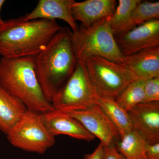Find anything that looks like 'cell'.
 <instances>
[{"mask_svg":"<svg viewBox=\"0 0 159 159\" xmlns=\"http://www.w3.org/2000/svg\"><path fill=\"white\" fill-rule=\"evenodd\" d=\"M97 103L114 125L121 138L134 129L128 112L119 106L115 99L98 96Z\"/></svg>","mask_w":159,"mask_h":159,"instance_id":"cell-16","label":"cell"},{"mask_svg":"<svg viewBox=\"0 0 159 159\" xmlns=\"http://www.w3.org/2000/svg\"><path fill=\"white\" fill-rule=\"evenodd\" d=\"M159 2L141 1L134 9L131 17L132 29L153 20H159Z\"/></svg>","mask_w":159,"mask_h":159,"instance_id":"cell-20","label":"cell"},{"mask_svg":"<svg viewBox=\"0 0 159 159\" xmlns=\"http://www.w3.org/2000/svg\"><path fill=\"white\" fill-rule=\"evenodd\" d=\"M103 150L104 145L100 142L93 153L88 154L87 159H102Z\"/></svg>","mask_w":159,"mask_h":159,"instance_id":"cell-24","label":"cell"},{"mask_svg":"<svg viewBox=\"0 0 159 159\" xmlns=\"http://www.w3.org/2000/svg\"><path fill=\"white\" fill-rule=\"evenodd\" d=\"M143 102H159V77L145 80Z\"/></svg>","mask_w":159,"mask_h":159,"instance_id":"cell-21","label":"cell"},{"mask_svg":"<svg viewBox=\"0 0 159 159\" xmlns=\"http://www.w3.org/2000/svg\"><path fill=\"white\" fill-rule=\"evenodd\" d=\"M115 40L123 56L149 48L159 47V20H153L115 35Z\"/></svg>","mask_w":159,"mask_h":159,"instance_id":"cell-8","label":"cell"},{"mask_svg":"<svg viewBox=\"0 0 159 159\" xmlns=\"http://www.w3.org/2000/svg\"><path fill=\"white\" fill-rule=\"evenodd\" d=\"M117 6L115 0H87L75 2L71 9L74 20L89 28L99 20L112 16Z\"/></svg>","mask_w":159,"mask_h":159,"instance_id":"cell-14","label":"cell"},{"mask_svg":"<svg viewBox=\"0 0 159 159\" xmlns=\"http://www.w3.org/2000/svg\"><path fill=\"white\" fill-rule=\"evenodd\" d=\"M141 0H119L115 12L111 16L110 25L114 36L132 29L131 17L134 9Z\"/></svg>","mask_w":159,"mask_h":159,"instance_id":"cell-18","label":"cell"},{"mask_svg":"<svg viewBox=\"0 0 159 159\" xmlns=\"http://www.w3.org/2000/svg\"><path fill=\"white\" fill-rule=\"evenodd\" d=\"M148 144L133 129L116 142L115 146L125 159H146L145 153Z\"/></svg>","mask_w":159,"mask_h":159,"instance_id":"cell-17","label":"cell"},{"mask_svg":"<svg viewBox=\"0 0 159 159\" xmlns=\"http://www.w3.org/2000/svg\"><path fill=\"white\" fill-rule=\"evenodd\" d=\"M145 157L146 159H159V143L153 145L148 144Z\"/></svg>","mask_w":159,"mask_h":159,"instance_id":"cell-23","label":"cell"},{"mask_svg":"<svg viewBox=\"0 0 159 159\" xmlns=\"http://www.w3.org/2000/svg\"><path fill=\"white\" fill-rule=\"evenodd\" d=\"M123 65L135 80L145 81L159 77V47L125 56Z\"/></svg>","mask_w":159,"mask_h":159,"instance_id":"cell-13","label":"cell"},{"mask_svg":"<svg viewBox=\"0 0 159 159\" xmlns=\"http://www.w3.org/2000/svg\"><path fill=\"white\" fill-rule=\"evenodd\" d=\"M88 159V154H86L84 155V158L83 159Z\"/></svg>","mask_w":159,"mask_h":159,"instance_id":"cell-26","label":"cell"},{"mask_svg":"<svg viewBox=\"0 0 159 159\" xmlns=\"http://www.w3.org/2000/svg\"><path fill=\"white\" fill-rule=\"evenodd\" d=\"M0 85L20 99L28 110L43 115L54 110L35 74L34 57L0 59Z\"/></svg>","mask_w":159,"mask_h":159,"instance_id":"cell-3","label":"cell"},{"mask_svg":"<svg viewBox=\"0 0 159 159\" xmlns=\"http://www.w3.org/2000/svg\"><path fill=\"white\" fill-rule=\"evenodd\" d=\"M83 61L90 82L99 97L116 99L129 83L135 80L123 65L104 57L92 56Z\"/></svg>","mask_w":159,"mask_h":159,"instance_id":"cell-5","label":"cell"},{"mask_svg":"<svg viewBox=\"0 0 159 159\" xmlns=\"http://www.w3.org/2000/svg\"><path fill=\"white\" fill-rule=\"evenodd\" d=\"M6 135L12 146L41 154L55 142V137L49 132L43 123L41 115L28 110Z\"/></svg>","mask_w":159,"mask_h":159,"instance_id":"cell-7","label":"cell"},{"mask_svg":"<svg viewBox=\"0 0 159 159\" xmlns=\"http://www.w3.org/2000/svg\"><path fill=\"white\" fill-rule=\"evenodd\" d=\"M5 2L6 1H4V0H0V27L3 25V23L4 22V21H5L1 17V11H2V8Z\"/></svg>","mask_w":159,"mask_h":159,"instance_id":"cell-25","label":"cell"},{"mask_svg":"<svg viewBox=\"0 0 159 159\" xmlns=\"http://www.w3.org/2000/svg\"><path fill=\"white\" fill-rule=\"evenodd\" d=\"M145 80H135L127 85L115 99L116 102L123 109L129 111L139 103L144 101Z\"/></svg>","mask_w":159,"mask_h":159,"instance_id":"cell-19","label":"cell"},{"mask_svg":"<svg viewBox=\"0 0 159 159\" xmlns=\"http://www.w3.org/2000/svg\"><path fill=\"white\" fill-rule=\"evenodd\" d=\"M102 159H125L119 153L115 145L104 146Z\"/></svg>","mask_w":159,"mask_h":159,"instance_id":"cell-22","label":"cell"},{"mask_svg":"<svg viewBox=\"0 0 159 159\" xmlns=\"http://www.w3.org/2000/svg\"><path fill=\"white\" fill-rule=\"evenodd\" d=\"M61 28L56 20L25 21L23 16L6 20L0 27V56L35 57Z\"/></svg>","mask_w":159,"mask_h":159,"instance_id":"cell-2","label":"cell"},{"mask_svg":"<svg viewBox=\"0 0 159 159\" xmlns=\"http://www.w3.org/2000/svg\"><path fill=\"white\" fill-rule=\"evenodd\" d=\"M111 16L97 21L89 28L82 25L72 31L73 49L77 60L99 56L123 65L124 57L117 46L110 25Z\"/></svg>","mask_w":159,"mask_h":159,"instance_id":"cell-4","label":"cell"},{"mask_svg":"<svg viewBox=\"0 0 159 159\" xmlns=\"http://www.w3.org/2000/svg\"><path fill=\"white\" fill-rule=\"evenodd\" d=\"M98 97L83 61L77 60L74 72L56 94L51 104L54 110L69 113L84 110L97 104Z\"/></svg>","mask_w":159,"mask_h":159,"instance_id":"cell-6","label":"cell"},{"mask_svg":"<svg viewBox=\"0 0 159 159\" xmlns=\"http://www.w3.org/2000/svg\"><path fill=\"white\" fill-rule=\"evenodd\" d=\"M80 122L88 130L100 140L104 146L115 145L121 140L112 124L98 103L84 110L67 113Z\"/></svg>","mask_w":159,"mask_h":159,"instance_id":"cell-9","label":"cell"},{"mask_svg":"<svg viewBox=\"0 0 159 159\" xmlns=\"http://www.w3.org/2000/svg\"><path fill=\"white\" fill-rule=\"evenodd\" d=\"M72 31L64 27L34 57L35 74L44 94L51 104L54 97L75 70L77 59Z\"/></svg>","mask_w":159,"mask_h":159,"instance_id":"cell-1","label":"cell"},{"mask_svg":"<svg viewBox=\"0 0 159 159\" xmlns=\"http://www.w3.org/2000/svg\"><path fill=\"white\" fill-rule=\"evenodd\" d=\"M128 112L134 129L148 144L159 143V102L139 103Z\"/></svg>","mask_w":159,"mask_h":159,"instance_id":"cell-10","label":"cell"},{"mask_svg":"<svg viewBox=\"0 0 159 159\" xmlns=\"http://www.w3.org/2000/svg\"><path fill=\"white\" fill-rule=\"evenodd\" d=\"M27 110L20 99L0 85V130L7 135Z\"/></svg>","mask_w":159,"mask_h":159,"instance_id":"cell-15","label":"cell"},{"mask_svg":"<svg viewBox=\"0 0 159 159\" xmlns=\"http://www.w3.org/2000/svg\"><path fill=\"white\" fill-rule=\"evenodd\" d=\"M43 123L53 136L64 134L69 136L90 142L95 137L77 119L67 113L54 110L41 115Z\"/></svg>","mask_w":159,"mask_h":159,"instance_id":"cell-11","label":"cell"},{"mask_svg":"<svg viewBox=\"0 0 159 159\" xmlns=\"http://www.w3.org/2000/svg\"><path fill=\"white\" fill-rule=\"evenodd\" d=\"M75 2L74 0H39L34 10L26 14L23 19L25 21L63 20L68 24L72 32H74L79 28L71 11V6Z\"/></svg>","mask_w":159,"mask_h":159,"instance_id":"cell-12","label":"cell"}]
</instances>
